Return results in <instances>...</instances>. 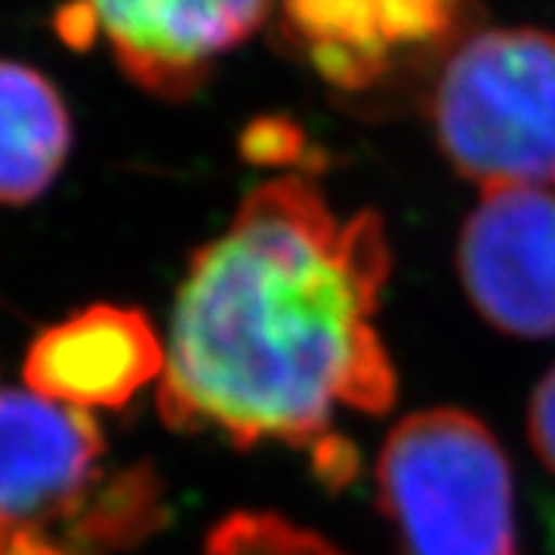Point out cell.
Instances as JSON below:
<instances>
[{
  "instance_id": "cell-10",
  "label": "cell",
  "mask_w": 555,
  "mask_h": 555,
  "mask_svg": "<svg viewBox=\"0 0 555 555\" xmlns=\"http://www.w3.org/2000/svg\"><path fill=\"white\" fill-rule=\"evenodd\" d=\"M201 555H343L315 531L272 513H235L207 534Z\"/></svg>"
},
{
  "instance_id": "cell-5",
  "label": "cell",
  "mask_w": 555,
  "mask_h": 555,
  "mask_svg": "<svg viewBox=\"0 0 555 555\" xmlns=\"http://www.w3.org/2000/svg\"><path fill=\"white\" fill-rule=\"evenodd\" d=\"M456 269L496 331L555 337V192L488 189L460 229Z\"/></svg>"
},
{
  "instance_id": "cell-7",
  "label": "cell",
  "mask_w": 555,
  "mask_h": 555,
  "mask_svg": "<svg viewBox=\"0 0 555 555\" xmlns=\"http://www.w3.org/2000/svg\"><path fill=\"white\" fill-rule=\"evenodd\" d=\"M100 454L93 416L0 386V528L28 534L60 518L90 488Z\"/></svg>"
},
{
  "instance_id": "cell-1",
  "label": "cell",
  "mask_w": 555,
  "mask_h": 555,
  "mask_svg": "<svg viewBox=\"0 0 555 555\" xmlns=\"http://www.w3.org/2000/svg\"><path fill=\"white\" fill-rule=\"evenodd\" d=\"M392 266L374 210L339 217L312 179L257 185L182 278L158 379L160 414L238 448H315L343 481L339 411L383 414L396 367L374 318Z\"/></svg>"
},
{
  "instance_id": "cell-3",
  "label": "cell",
  "mask_w": 555,
  "mask_h": 555,
  "mask_svg": "<svg viewBox=\"0 0 555 555\" xmlns=\"http://www.w3.org/2000/svg\"><path fill=\"white\" fill-rule=\"evenodd\" d=\"M377 494L401 555H518L509 460L466 411L404 416L379 451Z\"/></svg>"
},
{
  "instance_id": "cell-9",
  "label": "cell",
  "mask_w": 555,
  "mask_h": 555,
  "mask_svg": "<svg viewBox=\"0 0 555 555\" xmlns=\"http://www.w3.org/2000/svg\"><path fill=\"white\" fill-rule=\"evenodd\" d=\"M72 139L60 87L28 62L0 60V204L38 201L62 173Z\"/></svg>"
},
{
  "instance_id": "cell-6",
  "label": "cell",
  "mask_w": 555,
  "mask_h": 555,
  "mask_svg": "<svg viewBox=\"0 0 555 555\" xmlns=\"http://www.w3.org/2000/svg\"><path fill=\"white\" fill-rule=\"evenodd\" d=\"M463 0H278L275 25L337 90L361 93L389 78L398 62L451 50Z\"/></svg>"
},
{
  "instance_id": "cell-4",
  "label": "cell",
  "mask_w": 555,
  "mask_h": 555,
  "mask_svg": "<svg viewBox=\"0 0 555 555\" xmlns=\"http://www.w3.org/2000/svg\"><path fill=\"white\" fill-rule=\"evenodd\" d=\"M278 0H62L60 38L105 50L158 100H189L214 68L275 20Z\"/></svg>"
},
{
  "instance_id": "cell-2",
  "label": "cell",
  "mask_w": 555,
  "mask_h": 555,
  "mask_svg": "<svg viewBox=\"0 0 555 555\" xmlns=\"http://www.w3.org/2000/svg\"><path fill=\"white\" fill-rule=\"evenodd\" d=\"M426 112L438 152L478 192H555L553 31L534 25L463 31L438 60Z\"/></svg>"
},
{
  "instance_id": "cell-8",
  "label": "cell",
  "mask_w": 555,
  "mask_h": 555,
  "mask_svg": "<svg viewBox=\"0 0 555 555\" xmlns=\"http://www.w3.org/2000/svg\"><path fill=\"white\" fill-rule=\"evenodd\" d=\"M164 374V343L137 309L93 306L43 331L25 358V383L75 411L124 408Z\"/></svg>"
},
{
  "instance_id": "cell-11",
  "label": "cell",
  "mask_w": 555,
  "mask_h": 555,
  "mask_svg": "<svg viewBox=\"0 0 555 555\" xmlns=\"http://www.w3.org/2000/svg\"><path fill=\"white\" fill-rule=\"evenodd\" d=\"M528 436L540 460L555 473V367L540 379L528 411Z\"/></svg>"
}]
</instances>
